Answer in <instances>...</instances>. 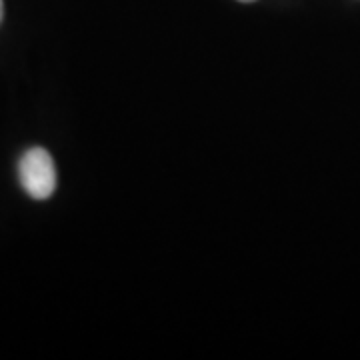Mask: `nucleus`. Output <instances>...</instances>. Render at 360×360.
<instances>
[{"instance_id": "nucleus-1", "label": "nucleus", "mask_w": 360, "mask_h": 360, "mask_svg": "<svg viewBox=\"0 0 360 360\" xmlns=\"http://www.w3.org/2000/svg\"><path fill=\"white\" fill-rule=\"evenodd\" d=\"M18 179L30 198H51L56 191V168L51 153L40 146L26 150L18 162Z\"/></svg>"}, {"instance_id": "nucleus-3", "label": "nucleus", "mask_w": 360, "mask_h": 360, "mask_svg": "<svg viewBox=\"0 0 360 360\" xmlns=\"http://www.w3.org/2000/svg\"><path fill=\"white\" fill-rule=\"evenodd\" d=\"M240 2H255V0H240Z\"/></svg>"}, {"instance_id": "nucleus-2", "label": "nucleus", "mask_w": 360, "mask_h": 360, "mask_svg": "<svg viewBox=\"0 0 360 360\" xmlns=\"http://www.w3.org/2000/svg\"><path fill=\"white\" fill-rule=\"evenodd\" d=\"M2 14H4V4H2V0H0V22H2Z\"/></svg>"}]
</instances>
